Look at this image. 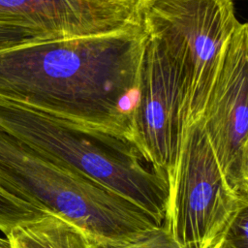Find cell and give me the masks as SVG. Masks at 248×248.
Here are the masks:
<instances>
[{
    "label": "cell",
    "mask_w": 248,
    "mask_h": 248,
    "mask_svg": "<svg viewBox=\"0 0 248 248\" xmlns=\"http://www.w3.org/2000/svg\"><path fill=\"white\" fill-rule=\"evenodd\" d=\"M248 204L241 206L234 214L220 238L233 248H248Z\"/></svg>",
    "instance_id": "12"
},
{
    "label": "cell",
    "mask_w": 248,
    "mask_h": 248,
    "mask_svg": "<svg viewBox=\"0 0 248 248\" xmlns=\"http://www.w3.org/2000/svg\"><path fill=\"white\" fill-rule=\"evenodd\" d=\"M0 186L46 212L67 219L98 242L132 241L163 224L122 196L2 130Z\"/></svg>",
    "instance_id": "3"
},
{
    "label": "cell",
    "mask_w": 248,
    "mask_h": 248,
    "mask_svg": "<svg viewBox=\"0 0 248 248\" xmlns=\"http://www.w3.org/2000/svg\"><path fill=\"white\" fill-rule=\"evenodd\" d=\"M92 248H182L171 236L164 224L144 235L128 242L104 243L92 239Z\"/></svg>",
    "instance_id": "11"
},
{
    "label": "cell",
    "mask_w": 248,
    "mask_h": 248,
    "mask_svg": "<svg viewBox=\"0 0 248 248\" xmlns=\"http://www.w3.org/2000/svg\"><path fill=\"white\" fill-rule=\"evenodd\" d=\"M163 224L182 248H211L248 199L228 184L201 120L186 126Z\"/></svg>",
    "instance_id": "5"
},
{
    "label": "cell",
    "mask_w": 248,
    "mask_h": 248,
    "mask_svg": "<svg viewBox=\"0 0 248 248\" xmlns=\"http://www.w3.org/2000/svg\"><path fill=\"white\" fill-rule=\"evenodd\" d=\"M236 1L138 0L146 35L157 39L184 73L187 125L201 120L224 48L240 24Z\"/></svg>",
    "instance_id": "4"
},
{
    "label": "cell",
    "mask_w": 248,
    "mask_h": 248,
    "mask_svg": "<svg viewBox=\"0 0 248 248\" xmlns=\"http://www.w3.org/2000/svg\"><path fill=\"white\" fill-rule=\"evenodd\" d=\"M0 130L164 222L168 179L143 159L131 140L2 99Z\"/></svg>",
    "instance_id": "2"
},
{
    "label": "cell",
    "mask_w": 248,
    "mask_h": 248,
    "mask_svg": "<svg viewBox=\"0 0 248 248\" xmlns=\"http://www.w3.org/2000/svg\"><path fill=\"white\" fill-rule=\"evenodd\" d=\"M40 42L46 41L31 30L10 25H0V51Z\"/></svg>",
    "instance_id": "13"
},
{
    "label": "cell",
    "mask_w": 248,
    "mask_h": 248,
    "mask_svg": "<svg viewBox=\"0 0 248 248\" xmlns=\"http://www.w3.org/2000/svg\"><path fill=\"white\" fill-rule=\"evenodd\" d=\"M139 23L138 0H0V25L31 30L45 41L110 34Z\"/></svg>",
    "instance_id": "8"
},
{
    "label": "cell",
    "mask_w": 248,
    "mask_h": 248,
    "mask_svg": "<svg viewBox=\"0 0 248 248\" xmlns=\"http://www.w3.org/2000/svg\"><path fill=\"white\" fill-rule=\"evenodd\" d=\"M211 248H233V247H232L230 244H228L224 239L219 238Z\"/></svg>",
    "instance_id": "14"
},
{
    "label": "cell",
    "mask_w": 248,
    "mask_h": 248,
    "mask_svg": "<svg viewBox=\"0 0 248 248\" xmlns=\"http://www.w3.org/2000/svg\"><path fill=\"white\" fill-rule=\"evenodd\" d=\"M187 96L183 71L157 39L147 36L132 110L130 140L167 179L180 153L187 125Z\"/></svg>",
    "instance_id": "6"
},
{
    "label": "cell",
    "mask_w": 248,
    "mask_h": 248,
    "mask_svg": "<svg viewBox=\"0 0 248 248\" xmlns=\"http://www.w3.org/2000/svg\"><path fill=\"white\" fill-rule=\"evenodd\" d=\"M201 122L232 190L248 199V25L227 43Z\"/></svg>",
    "instance_id": "7"
},
{
    "label": "cell",
    "mask_w": 248,
    "mask_h": 248,
    "mask_svg": "<svg viewBox=\"0 0 248 248\" xmlns=\"http://www.w3.org/2000/svg\"><path fill=\"white\" fill-rule=\"evenodd\" d=\"M6 237L11 248H92L81 229L52 213L17 225Z\"/></svg>",
    "instance_id": "9"
},
{
    "label": "cell",
    "mask_w": 248,
    "mask_h": 248,
    "mask_svg": "<svg viewBox=\"0 0 248 248\" xmlns=\"http://www.w3.org/2000/svg\"><path fill=\"white\" fill-rule=\"evenodd\" d=\"M147 35L141 25L0 51V99L125 138Z\"/></svg>",
    "instance_id": "1"
},
{
    "label": "cell",
    "mask_w": 248,
    "mask_h": 248,
    "mask_svg": "<svg viewBox=\"0 0 248 248\" xmlns=\"http://www.w3.org/2000/svg\"><path fill=\"white\" fill-rule=\"evenodd\" d=\"M47 213L0 186V231L6 235L17 225L38 219Z\"/></svg>",
    "instance_id": "10"
},
{
    "label": "cell",
    "mask_w": 248,
    "mask_h": 248,
    "mask_svg": "<svg viewBox=\"0 0 248 248\" xmlns=\"http://www.w3.org/2000/svg\"><path fill=\"white\" fill-rule=\"evenodd\" d=\"M0 248H11L10 247V242L8 240V238H4V237H0Z\"/></svg>",
    "instance_id": "15"
}]
</instances>
